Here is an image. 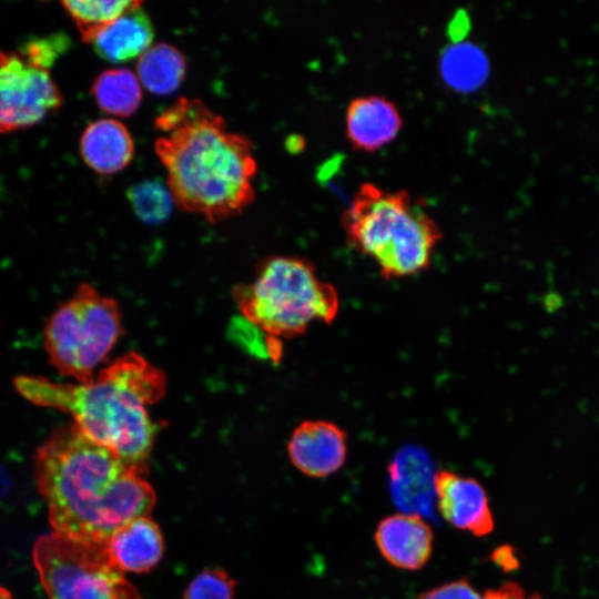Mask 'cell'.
<instances>
[{
	"mask_svg": "<svg viewBox=\"0 0 599 599\" xmlns=\"http://www.w3.org/2000/svg\"><path fill=\"white\" fill-rule=\"evenodd\" d=\"M382 557L393 567L417 571L433 555L434 532L417 512H397L383 518L374 532Z\"/></svg>",
	"mask_w": 599,
	"mask_h": 599,
	"instance_id": "cell-11",
	"label": "cell"
},
{
	"mask_svg": "<svg viewBox=\"0 0 599 599\" xmlns=\"http://www.w3.org/2000/svg\"><path fill=\"white\" fill-rule=\"evenodd\" d=\"M433 487L437 509L448 524L476 537L493 532L495 520L489 498L478 480L439 469L434 473Z\"/></svg>",
	"mask_w": 599,
	"mask_h": 599,
	"instance_id": "cell-9",
	"label": "cell"
},
{
	"mask_svg": "<svg viewBox=\"0 0 599 599\" xmlns=\"http://www.w3.org/2000/svg\"><path fill=\"white\" fill-rule=\"evenodd\" d=\"M91 93L101 110L116 116L133 114L142 101V88L135 73L124 68L101 72Z\"/></svg>",
	"mask_w": 599,
	"mask_h": 599,
	"instance_id": "cell-17",
	"label": "cell"
},
{
	"mask_svg": "<svg viewBox=\"0 0 599 599\" xmlns=\"http://www.w3.org/2000/svg\"><path fill=\"white\" fill-rule=\"evenodd\" d=\"M164 374L136 353H128L84 383H57L20 375L16 390L33 405L70 415L91 440L130 467L142 468L159 425L148 413L165 393Z\"/></svg>",
	"mask_w": 599,
	"mask_h": 599,
	"instance_id": "cell-3",
	"label": "cell"
},
{
	"mask_svg": "<svg viewBox=\"0 0 599 599\" xmlns=\"http://www.w3.org/2000/svg\"><path fill=\"white\" fill-rule=\"evenodd\" d=\"M443 72L451 85L471 88L477 85L486 72V61L471 45L451 48L443 59Z\"/></svg>",
	"mask_w": 599,
	"mask_h": 599,
	"instance_id": "cell-19",
	"label": "cell"
},
{
	"mask_svg": "<svg viewBox=\"0 0 599 599\" xmlns=\"http://www.w3.org/2000/svg\"><path fill=\"white\" fill-rule=\"evenodd\" d=\"M33 562L50 599H142L103 546L51 532L35 541Z\"/></svg>",
	"mask_w": 599,
	"mask_h": 599,
	"instance_id": "cell-7",
	"label": "cell"
},
{
	"mask_svg": "<svg viewBox=\"0 0 599 599\" xmlns=\"http://www.w3.org/2000/svg\"><path fill=\"white\" fill-rule=\"evenodd\" d=\"M80 153L93 171L113 174L132 161L134 142L122 122L115 119H100L90 123L83 131Z\"/></svg>",
	"mask_w": 599,
	"mask_h": 599,
	"instance_id": "cell-14",
	"label": "cell"
},
{
	"mask_svg": "<svg viewBox=\"0 0 599 599\" xmlns=\"http://www.w3.org/2000/svg\"><path fill=\"white\" fill-rule=\"evenodd\" d=\"M347 435L327 420H305L293 432L288 457L301 473L313 478H325L338 471L347 457Z\"/></svg>",
	"mask_w": 599,
	"mask_h": 599,
	"instance_id": "cell-10",
	"label": "cell"
},
{
	"mask_svg": "<svg viewBox=\"0 0 599 599\" xmlns=\"http://www.w3.org/2000/svg\"><path fill=\"white\" fill-rule=\"evenodd\" d=\"M34 475L52 532L84 544L103 546L128 521L149 516L156 499L142 468L128 466L73 423L38 447Z\"/></svg>",
	"mask_w": 599,
	"mask_h": 599,
	"instance_id": "cell-1",
	"label": "cell"
},
{
	"mask_svg": "<svg viewBox=\"0 0 599 599\" xmlns=\"http://www.w3.org/2000/svg\"><path fill=\"white\" fill-rule=\"evenodd\" d=\"M154 29L142 6L102 28L90 44L110 62H124L141 55L152 45Z\"/></svg>",
	"mask_w": 599,
	"mask_h": 599,
	"instance_id": "cell-15",
	"label": "cell"
},
{
	"mask_svg": "<svg viewBox=\"0 0 599 599\" xmlns=\"http://www.w3.org/2000/svg\"><path fill=\"white\" fill-rule=\"evenodd\" d=\"M186 73L184 54L173 44L154 43L136 61V77L140 83L154 94L175 91Z\"/></svg>",
	"mask_w": 599,
	"mask_h": 599,
	"instance_id": "cell-16",
	"label": "cell"
},
{
	"mask_svg": "<svg viewBox=\"0 0 599 599\" xmlns=\"http://www.w3.org/2000/svg\"><path fill=\"white\" fill-rule=\"evenodd\" d=\"M122 335L118 303L82 283L44 326V349L62 376L84 383Z\"/></svg>",
	"mask_w": 599,
	"mask_h": 599,
	"instance_id": "cell-6",
	"label": "cell"
},
{
	"mask_svg": "<svg viewBox=\"0 0 599 599\" xmlns=\"http://www.w3.org/2000/svg\"><path fill=\"white\" fill-rule=\"evenodd\" d=\"M484 599H544L537 592H528L516 581H506L495 589L486 590Z\"/></svg>",
	"mask_w": 599,
	"mask_h": 599,
	"instance_id": "cell-24",
	"label": "cell"
},
{
	"mask_svg": "<svg viewBox=\"0 0 599 599\" xmlns=\"http://www.w3.org/2000/svg\"><path fill=\"white\" fill-rule=\"evenodd\" d=\"M109 561L122 573H144L161 561L164 539L150 516L134 518L116 529L104 542Z\"/></svg>",
	"mask_w": 599,
	"mask_h": 599,
	"instance_id": "cell-13",
	"label": "cell"
},
{
	"mask_svg": "<svg viewBox=\"0 0 599 599\" xmlns=\"http://www.w3.org/2000/svg\"><path fill=\"white\" fill-rule=\"evenodd\" d=\"M347 244L372 258L386 280L409 277L432 263L441 240L436 221L407 191L363 183L342 214Z\"/></svg>",
	"mask_w": 599,
	"mask_h": 599,
	"instance_id": "cell-4",
	"label": "cell"
},
{
	"mask_svg": "<svg viewBox=\"0 0 599 599\" xmlns=\"http://www.w3.org/2000/svg\"><path fill=\"white\" fill-rule=\"evenodd\" d=\"M62 7L79 29L82 40L90 43L105 26L125 12L143 6L139 0L63 1Z\"/></svg>",
	"mask_w": 599,
	"mask_h": 599,
	"instance_id": "cell-18",
	"label": "cell"
},
{
	"mask_svg": "<svg viewBox=\"0 0 599 599\" xmlns=\"http://www.w3.org/2000/svg\"><path fill=\"white\" fill-rule=\"evenodd\" d=\"M68 41L63 35H51L29 41L20 51L32 64L48 70L64 51Z\"/></svg>",
	"mask_w": 599,
	"mask_h": 599,
	"instance_id": "cell-22",
	"label": "cell"
},
{
	"mask_svg": "<svg viewBox=\"0 0 599 599\" xmlns=\"http://www.w3.org/2000/svg\"><path fill=\"white\" fill-rule=\"evenodd\" d=\"M415 599H484V596L467 579L460 578L424 591Z\"/></svg>",
	"mask_w": 599,
	"mask_h": 599,
	"instance_id": "cell-23",
	"label": "cell"
},
{
	"mask_svg": "<svg viewBox=\"0 0 599 599\" xmlns=\"http://www.w3.org/2000/svg\"><path fill=\"white\" fill-rule=\"evenodd\" d=\"M233 297L244 318L268 337L291 338L311 324H331L339 309L336 288L319 278L314 265L302 257L263 260L254 280L238 285Z\"/></svg>",
	"mask_w": 599,
	"mask_h": 599,
	"instance_id": "cell-5",
	"label": "cell"
},
{
	"mask_svg": "<svg viewBox=\"0 0 599 599\" xmlns=\"http://www.w3.org/2000/svg\"><path fill=\"white\" fill-rule=\"evenodd\" d=\"M154 128V151L181 210L213 223L240 214L253 202V144L230 131L222 115L200 99L183 97L155 118Z\"/></svg>",
	"mask_w": 599,
	"mask_h": 599,
	"instance_id": "cell-2",
	"label": "cell"
},
{
	"mask_svg": "<svg viewBox=\"0 0 599 599\" xmlns=\"http://www.w3.org/2000/svg\"><path fill=\"white\" fill-rule=\"evenodd\" d=\"M128 196L135 213L146 222H159L165 219L173 202L169 189L156 182L134 185Z\"/></svg>",
	"mask_w": 599,
	"mask_h": 599,
	"instance_id": "cell-20",
	"label": "cell"
},
{
	"mask_svg": "<svg viewBox=\"0 0 599 599\" xmlns=\"http://www.w3.org/2000/svg\"><path fill=\"white\" fill-rule=\"evenodd\" d=\"M493 560L505 570L514 569L517 561L512 550L508 547L496 549Z\"/></svg>",
	"mask_w": 599,
	"mask_h": 599,
	"instance_id": "cell-25",
	"label": "cell"
},
{
	"mask_svg": "<svg viewBox=\"0 0 599 599\" xmlns=\"http://www.w3.org/2000/svg\"><path fill=\"white\" fill-rule=\"evenodd\" d=\"M0 599H16L12 593L3 588V587H0Z\"/></svg>",
	"mask_w": 599,
	"mask_h": 599,
	"instance_id": "cell-26",
	"label": "cell"
},
{
	"mask_svg": "<svg viewBox=\"0 0 599 599\" xmlns=\"http://www.w3.org/2000/svg\"><path fill=\"white\" fill-rule=\"evenodd\" d=\"M346 138L356 151L375 152L390 143L403 126L397 104L382 94L352 99L345 115Z\"/></svg>",
	"mask_w": 599,
	"mask_h": 599,
	"instance_id": "cell-12",
	"label": "cell"
},
{
	"mask_svg": "<svg viewBox=\"0 0 599 599\" xmlns=\"http://www.w3.org/2000/svg\"><path fill=\"white\" fill-rule=\"evenodd\" d=\"M235 585L226 570L204 569L190 581L182 599H234Z\"/></svg>",
	"mask_w": 599,
	"mask_h": 599,
	"instance_id": "cell-21",
	"label": "cell"
},
{
	"mask_svg": "<svg viewBox=\"0 0 599 599\" xmlns=\"http://www.w3.org/2000/svg\"><path fill=\"white\" fill-rule=\"evenodd\" d=\"M62 101L48 70L32 64L20 51L0 48V133L39 123Z\"/></svg>",
	"mask_w": 599,
	"mask_h": 599,
	"instance_id": "cell-8",
	"label": "cell"
}]
</instances>
